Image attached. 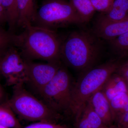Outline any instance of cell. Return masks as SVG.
Segmentation results:
<instances>
[{
    "mask_svg": "<svg viewBox=\"0 0 128 128\" xmlns=\"http://www.w3.org/2000/svg\"><path fill=\"white\" fill-rule=\"evenodd\" d=\"M12 42L26 60L60 62L62 41L54 30L29 25L20 34H12Z\"/></svg>",
    "mask_w": 128,
    "mask_h": 128,
    "instance_id": "6da1fadb",
    "label": "cell"
},
{
    "mask_svg": "<svg viewBox=\"0 0 128 128\" xmlns=\"http://www.w3.org/2000/svg\"><path fill=\"white\" fill-rule=\"evenodd\" d=\"M95 34L86 31L72 32L62 41L60 59L78 71L84 72L90 68L100 51V44Z\"/></svg>",
    "mask_w": 128,
    "mask_h": 128,
    "instance_id": "7a4b0ae2",
    "label": "cell"
},
{
    "mask_svg": "<svg viewBox=\"0 0 128 128\" xmlns=\"http://www.w3.org/2000/svg\"><path fill=\"white\" fill-rule=\"evenodd\" d=\"M118 64L109 61L84 72L73 85L70 111L75 117L76 122L80 118L89 98L102 89L110 76L119 68Z\"/></svg>",
    "mask_w": 128,
    "mask_h": 128,
    "instance_id": "3957f363",
    "label": "cell"
},
{
    "mask_svg": "<svg viewBox=\"0 0 128 128\" xmlns=\"http://www.w3.org/2000/svg\"><path fill=\"white\" fill-rule=\"evenodd\" d=\"M23 86H13L12 96L7 100L14 113L28 121L56 123L60 118L59 113L30 94Z\"/></svg>",
    "mask_w": 128,
    "mask_h": 128,
    "instance_id": "277c9868",
    "label": "cell"
},
{
    "mask_svg": "<svg viewBox=\"0 0 128 128\" xmlns=\"http://www.w3.org/2000/svg\"><path fill=\"white\" fill-rule=\"evenodd\" d=\"M83 23L70 1L46 0L37 11L32 25L54 30L66 25Z\"/></svg>",
    "mask_w": 128,
    "mask_h": 128,
    "instance_id": "5b68a950",
    "label": "cell"
},
{
    "mask_svg": "<svg viewBox=\"0 0 128 128\" xmlns=\"http://www.w3.org/2000/svg\"><path fill=\"white\" fill-rule=\"evenodd\" d=\"M73 86L68 70L61 66L53 79L39 94L44 103L58 113L70 111Z\"/></svg>",
    "mask_w": 128,
    "mask_h": 128,
    "instance_id": "8992f818",
    "label": "cell"
},
{
    "mask_svg": "<svg viewBox=\"0 0 128 128\" xmlns=\"http://www.w3.org/2000/svg\"><path fill=\"white\" fill-rule=\"evenodd\" d=\"M0 75L7 86L24 84L28 82L26 60L18 50L11 45L0 58Z\"/></svg>",
    "mask_w": 128,
    "mask_h": 128,
    "instance_id": "52a82bcc",
    "label": "cell"
},
{
    "mask_svg": "<svg viewBox=\"0 0 128 128\" xmlns=\"http://www.w3.org/2000/svg\"><path fill=\"white\" fill-rule=\"evenodd\" d=\"M26 65L28 83L38 94L53 79L61 66L60 62L40 64L28 60Z\"/></svg>",
    "mask_w": 128,
    "mask_h": 128,
    "instance_id": "ba28073f",
    "label": "cell"
},
{
    "mask_svg": "<svg viewBox=\"0 0 128 128\" xmlns=\"http://www.w3.org/2000/svg\"><path fill=\"white\" fill-rule=\"evenodd\" d=\"M128 32V18L119 21L98 19L94 34L98 38L110 41Z\"/></svg>",
    "mask_w": 128,
    "mask_h": 128,
    "instance_id": "9c48e42d",
    "label": "cell"
},
{
    "mask_svg": "<svg viewBox=\"0 0 128 128\" xmlns=\"http://www.w3.org/2000/svg\"><path fill=\"white\" fill-rule=\"evenodd\" d=\"M90 104L96 113L100 118L104 125L111 127L114 121L110 102L102 89L94 93L89 98Z\"/></svg>",
    "mask_w": 128,
    "mask_h": 128,
    "instance_id": "30bf717a",
    "label": "cell"
},
{
    "mask_svg": "<svg viewBox=\"0 0 128 128\" xmlns=\"http://www.w3.org/2000/svg\"><path fill=\"white\" fill-rule=\"evenodd\" d=\"M36 0H17L18 21L17 26L25 27L32 25L37 11L35 8Z\"/></svg>",
    "mask_w": 128,
    "mask_h": 128,
    "instance_id": "8fae6325",
    "label": "cell"
},
{
    "mask_svg": "<svg viewBox=\"0 0 128 128\" xmlns=\"http://www.w3.org/2000/svg\"><path fill=\"white\" fill-rule=\"evenodd\" d=\"M76 123L77 128H102L107 127L88 102Z\"/></svg>",
    "mask_w": 128,
    "mask_h": 128,
    "instance_id": "7c38bea8",
    "label": "cell"
},
{
    "mask_svg": "<svg viewBox=\"0 0 128 128\" xmlns=\"http://www.w3.org/2000/svg\"><path fill=\"white\" fill-rule=\"evenodd\" d=\"M102 90L109 102L121 92H128L124 78L122 76L114 74V73L105 82Z\"/></svg>",
    "mask_w": 128,
    "mask_h": 128,
    "instance_id": "4fadbf2b",
    "label": "cell"
},
{
    "mask_svg": "<svg viewBox=\"0 0 128 128\" xmlns=\"http://www.w3.org/2000/svg\"><path fill=\"white\" fill-rule=\"evenodd\" d=\"M128 18V0H114L112 6L99 19L119 21Z\"/></svg>",
    "mask_w": 128,
    "mask_h": 128,
    "instance_id": "5bb4252c",
    "label": "cell"
},
{
    "mask_svg": "<svg viewBox=\"0 0 128 128\" xmlns=\"http://www.w3.org/2000/svg\"><path fill=\"white\" fill-rule=\"evenodd\" d=\"M7 100L0 104V124L9 128H22Z\"/></svg>",
    "mask_w": 128,
    "mask_h": 128,
    "instance_id": "9a60e30c",
    "label": "cell"
},
{
    "mask_svg": "<svg viewBox=\"0 0 128 128\" xmlns=\"http://www.w3.org/2000/svg\"><path fill=\"white\" fill-rule=\"evenodd\" d=\"M4 9L9 26L8 32L15 34V30L18 27V12L17 0H1Z\"/></svg>",
    "mask_w": 128,
    "mask_h": 128,
    "instance_id": "2e32d148",
    "label": "cell"
},
{
    "mask_svg": "<svg viewBox=\"0 0 128 128\" xmlns=\"http://www.w3.org/2000/svg\"><path fill=\"white\" fill-rule=\"evenodd\" d=\"M114 121L128 111V92H121L110 102Z\"/></svg>",
    "mask_w": 128,
    "mask_h": 128,
    "instance_id": "e0dca14e",
    "label": "cell"
},
{
    "mask_svg": "<svg viewBox=\"0 0 128 128\" xmlns=\"http://www.w3.org/2000/svg\"><path fill=\"white\" fill-rule=\"evenodd\" d=\"M83 22H89L96 11L90 0H69Z\"/></svg>",
    "mask_w": 128,
    "mask_h": 128,
    "instance_id": "ac0fdd59",
    "label": "cell"
},
{
    "mask_svg": "<svg viewBox=\"0 0 128 128\" xmlns=\"http://www.w3.org/2000/svg\"><path fill=\"white\" fill-rule=\"evenodd\" d=\"M113 48L119 52L128 51V32L109 41Z\"/></svg>",
    "mask_w": 128,
    "mask_h": 128,
    "instance_id": "d6986e66",
    "label": "cell"
},
{
    "mask_svg": "<svg viewBox=\"0 0 128 128\" xmlns=\"http://www.w3.org/2000/svg\"><path fill=\"white\" fill-rule=\"evenodd\" d=\"M12 34L0 27V58L12 43Z\"/></svg>",
    "mask_w": 128,
    "mask_h": 128,
    "instance_id": "ffe728a7",
    "label": "cell"
},
{
    "mask_svg": "<svg viewBox=\"0 0 128 128\" xmlns=\"http://www.w3.org/2000/svg\"><path fill=\"white\" fill-rule=\"evenodd\" d=\"M114 0H90L96 10L105 13L110 9Z\"/></svg>",
    "mask_w": 128,
    "mask_h": 128,
    "instance_id": "44dd1931",
    "label": "cell"
},
{
    "mask_svg": "<svg viewBox=\"0 0 128 128\" xmlns=\"http://www.w3.org/2000/svg\"><path fill=\"white\" fill-rule=\"evenodd\" d=\"M22 128H68L56 123L45 121H38Z\"/></svg>",
    "mask_w": 128,
    "mask_h": 128,
    "instance_id": "7402d4cb",
    "label": "cell"
},
{
    "mask_svg": "<svg viewBox=\"0 0 128 128\" xmlns=\"http://www.w3.org/2000/svg\"><path fill=\"white\" fill-rule=\"evenodd\" d=\"M119 128H124L128 125V111L124 114L118 120Z\"/></svg>",
    "mask_w": 128,
    "mask_h": 128,
    "instance_id": "603a6c76",
    "label": "cell"
},
{
    "mask_svg": "<svg viewBox=\"0 0 128 128\" xmlns=\"http://www.w3.org/2000/svg\"><path fill=\"white\" fill-rule=\"evenodd\" d=\"M6 22H7L6 14L0 0V27H2Z\"/></svg>",
    "mask_w": 128,
    "mask_h": 128,
    "instance_id": "cb8c5ba5",
    "label": "cell"
},
{
    "mask_svg": "<svg viewBox=\"0 0 128 128\" xmlns=\"http://www.w3.org/2000/svg\"><path fill=\"white\" fill-rule=\"evenodd\" d=\"M120 71L126 81L128 89V63L120 68Z\"/></svg>",
    "mask_w": 128,
    "mask_h": 128,
    "instance_id": "d4e9b609",
    "label": "cell"
},
{
    "mask_svg": "<svg viewBox=\"0 0 128 128\" xmlns=\"http://www.w3.org/2000/svg\"><path fill=\"white\" fill-rule=\"evenodd\" d=\"M4 91L0 92V104L4 102L3 100H4Z\"/></svg>",
    "mask_w": 128,
    "mask_h": 128,
    "instance_id": "484cf974",
    "label": "cell"
},
{
    "mask_svg": "<svg viewBox=\"0 0 128 128\" xmlns=\"http://www.w3.org/2000/svg\"><path fill=\"white\" fill-rule=\"evenodd\" d=\"M3 91H4V90H3V88H2L1 85L0 83V92Z\"/></svg>",
    "mask_w": 128,
    "mask_h": 128,
    "instance_id": "4316f807",
    "label": "cell"
},
{
    "mask_svg": "<svg viewBox=\"0 0 128 128\" xmlns=\"http://www.w3.org/2000/svg\"><path fill=\"white\" fill-rule=\"evenodd\" d=\"M0 128H7V127H6V126H3V125H1V124H0Z\"/></svg>",
    "mask_w": 128,
    "mask_h": 128,
    "instance_id": "83f0119b",
    "label": "cell"
},
{
    "mask_svg": "<svg viewBox=\"0 0 128 128\" xmlns=\"http://www.w3.org/2000/svg\"><path fill=\"white\" fill-rule=\"evenodd\" d=\"M110 127H104V128H110Z\"/></svg>",
    "mask_w": 128,
    "mask_h": 128,
    "instance_id": "f1b7e54d",
    "label": "cell"
},
{
    "mask_svg": "<svg viewBox=\"0 0 128 128\" xmlns=\"http://www.w3.org/2000/svg\"><path fill=\"white\" fill-rule=\"evenodd\" d=\"M128 128V125H127V126H126V127H125V128Z\"/></svg>",
    "mask_w": 128,
    "mask_h": 128,
    "instance_id": "f546056e",
    "label": "cell"
}]
</instances>
